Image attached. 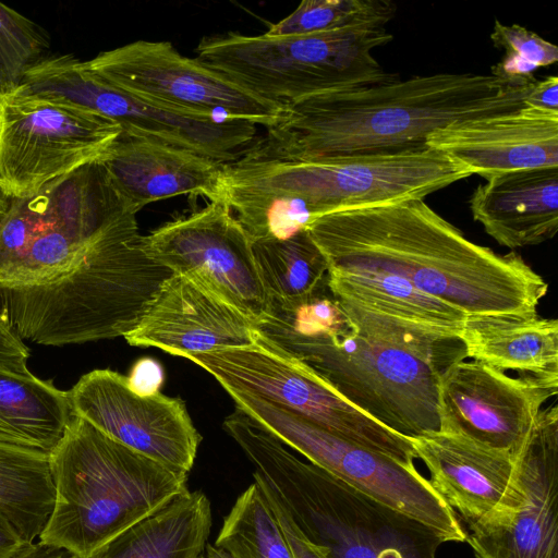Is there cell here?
Masks as SVG:
<instances>
[{
  "label": "cell",
  "mask_w": 558,
  "mask_h": 558,
  "mask_svg": "<svg viewBox=\"0 0 558 558\" xmlns=\"http://www.w3.org/2000/svg\"><path fill=\"white\" fill-rule=\"evenodd\" d=\"M557 393V383L461 360L439 377V430L518 453L543 404Z\"/></svg>",
  "instance_id": "15"
},
{
  "label": "cell",
  "mask_w": 558,
  "mask_h": 558,
  "mask_svg": "<svg viewBox=\"0 0 558 558\" xmlns=\"http://www.w3.org/2000/svg\"><path fill=\"white\" fill-rule=\"evenodd\" d=\"M225 193L281 196L315 219L427 195L472 173L430 148L353 154L305 161L241 157L223 167Z\"/></svg>",
  "instance_id": "5"
},
{
  "label": "cell",
  "mask_w": 558,
  "mask_h": 558,
  "mask_svg": "<svg viewBox=\"0 0 558 558\" xmlns=\"http://www.w3.org/2000/svg\"><path fill=\"white\" fill-rule=\"evenodd\" d=\"M524 106L558 112V78L555 75L547 76L542 81H535Z\"/></svg>",
  "instance_id": "35"
},
{
  "label": "cell",
  "mask_w": 558,
  "mask_h": 558,
  "mask_svg": "<svg viewBox=\"0 0 558 558\" xmlns=\"http://www.w3.org/2000/svg\"><path fill=\"white\" fill-rule=\"evenodd\" d=\"M12 197L7 193L5 189L3 187L2 183L0 182V216L3 215L10 204H11Z\"/></svg>",
  "instance_id": "37"
},
{
  "label": "cell",
  "mask_w": 558,
  "mask_h": 558,
  "mask_svg": "<svg viewBox=\"0 0 558 558\" xmlns=\"http://www.w3.org/2000/svg\"><path fill=\"white\" fill-rule=\"evenodd\" d=\"M235 403L283 445L379 507L414 522L439 542H465L457 514L414 464L347 441L281 407L225 387Z\"/></svg>",
  "instance_id": "8"
},
{
  "label": "cell",
  "mask_w": 558,
  "mask_h": 558,
  "mask_svg": "<svg viewBox=\"0 0 558 558\" xmlns=\"http://www.w3.org/2000/svg\"><path fill=\"white\" fill-rule=\"evenodd\" d=\"M68 393L74 416L144 456L191 471L202 437L180 398L138 396L108 368L83 375Z\"/></svg>",
  "instance_id": "14"
},
{
  "label": "cell",
  "mask_w": 558,
  "mask_h": 558,
  "mask_svg": "<svg viewBox=\"0 0 558 558\" xmlns=\"http://www.w3.org/2000/svg\"><path fill=\"white\" fill-rule=\"evenodd\" d=\"M53 502L49 454L0 444V510L26 543L38 542Z\"/></svg>",
  "instance_id": "26"
},
{
  "label": "cell",
  "mask_w": 558,
  "mask_h": 558,
  "mask_svg": "<svg viewBox=\"0 0 558 558\" xmlns=\"http://www.w3.org/2000/svg\"><path fill=\"white\" fill-rule=\"evenodd\" d=\"M395 13L396 5L388 0H303L265 34L295 36L363 24L386 25Z\"/></svg>",
  "instance_id": "29"
},
{
  "label": "cell",
  "mask_w": 558,
  "mask_h": 558,
  "mask_svg": "<svg viewBox=\"0 0 558 558\" xmlns=\"http://www.w3.org/2000/svg\"><path fill=\"white\" fill-rule=\"evenodd\" d=\"M0 100H1V95H0Z\"/></svg>",
  "instance_id": "39"
},
{
  "label": "cell",
  "mask_w": 558,
  "mask_h": 558,
  "mask_svg": "<svg viewBox=\"0 0 558 558\" xmlns=\"http://www.w3.org/2000/svg\"><path fill=\"white\" fill-rule=\"evenodd\" d=\"M469 204L473 219L500 245H538L558 230V168L493 177L474 190Z\"/></svg>",
  "instance_id": "21"
},
{
  "label": "cell",
  "mask_w": 558,
  "mask_h": 558,
  "mask_svg": "<svg viewBox=\"0 0 558 558\" xmlns=\"http://www.w3.org/2000/svg\"><path fill=\"white\" fill-rule=\"evenodd\" d=\"M466 357L558 384V322L526 317H466L459 333Z\"/></svg>",
  "instance_id": "22"
},
{
  "label": "cell",
  "mask_w": 558,
  "mask_h": 558,
  "mask_svg": "<svg viewBox=\"0 0 558 558\" xmlns=\"http://www.w3.org/2000/svg\"><path fill=\"white\" fill-rule=\"evenodd\" d=\"M163 379L165 373L162 365L151 357L137 360L126 377L129 388L142 397L159 393Z\"/></svg>",
  "instance_id": "32"
},
{
  "label": "cell",
  "mask_w": 558,
  "mask_h": 558,
  "mask_svg": "<svg viewBox=\"0 0 558 558\" xmlns=\"http://www.w3.org/2000/svg\"><path fill=\"white\" fill-rule=\"evenodd\" d=\"M490 40L496 48L506 52L502 61L493 68L492 75L509 82H534L533 72L536 69L558 60L556 45L518 24L506 25L496 20Z\"/></svg>",
  "instance_id": "31"
},
{
  "label": "cell",
  "mask_w": 558,
  "mask_h": 558,
  "mask_svg": "<svg viewBox=\"0 0 558 558\" xmlns=\"http://www.w3.org/2000/svg\"><path fill=\"white\" fill-rule=\"evenodd\" d=\"M49 464L54 502L38 543L73 558H87L189 490V473L124 446L74 415Z\"/></svg>",
  "instance_id": "4"
},
{
  "label": "cell",
  "mask_w": 558,
  "mask_h": 558,
  "mask_svg": "<svg viewBox=\"0 0 558 558\" xmlns=\"http://www.w3.org/2000/svg\"><path fill=\"white\" fill-rule=\"evenodd\" d=\"M120 133L88 108L19 87L0 100V182L12 198L32 197L97 160Z\"/></svg>",
  "instance_id": "10"
},
{
  "label": "cell",
  "mask_w": 558,
  "mask_h": 558,
  "mask_svg": "<svg viewBox=\"0 0 558 558\" xmlns=\"http://www.w3.org/2000/svg\"><path fill=\"white\" fill-rule=\"evenodd\" d=\"M72 416L68 391L0 365V444L50 454Z\"/></svg>",
  "instance_id": "25"
},
{
  "label": "cell",
  "mask_w": 558,
  "mask_h": 558,
  "mask_svg": "<svg viewBox=\"0 0 558 558\" xmlns=\"http://www.w3.org/2000/svg\"><path fill=\"white\" fill-rule=\"evenodd\" d=\"M327 286L336 301L458 339L466 318L453 306L381 269H328Z\"/></svg>",
  "instance_id": "23"
},
{
  "label": "cell",
  "mask_w": 558,
  "mask_h": 558,
  "mask_svg": "<svg viewBox=\"0 0 558 558\" xmlns=\"http://www.w3.org/2000/svg\"><path fill=\"white\" fill-rule=\"evenodd\" d=\"M99 161L118 192L138 211L179 195L225 202L226 163L183 148L121 132Z\"/></svg>",
  "instance_id": "20"
},
{
  "label": "cell",
  "mask_w": 558,
  "mask_h": 558,
  "mask_svg": "<svg viewBox=\"0 0 558 558\" xmlns=\"http://www.w3.org/2000/svg\"><path fill=\"white\" fill-rule=\"evenodd\" d=\"M221 385L265 399L327 432L399 462L414 464L410 438L373 420L312 368L257 330L253 343L189 355Z\"/></svg>",
  "instance_id": "9"
},
{
  "label": "cell",
  "mask_w": 558,
  "mask_h": 558,
  "mask_svg": "<svg viewBox=\"0 0 558 558\" xmlns=\"http://www.w3.org/2000/svg\"><path fill=\"white\" fill-rule=\"evenodd\" d=\"M410 441L429 472L430 485L469 531L495 522L520 505L517 453L440 430Z\"/></svg>",
  "instance_id": "17"
},
{
  "label": "cell",
  "mask_w": 558,
  "mask_h": 558,
  "mask_svg": "<svg viewBox=\"0 0 558 558\" xmlns=\"http://www.w3.org/2000/svg\"><path fill=\"white\" fill-rule=\"evenodd\" d=\"M393 39L384 24L295 36L229 32L204 37L197 59L268 100L304 98L396 81L372 51Z\"/></svg>",
  "instance_id": "6"
},
{
  "label": "cell",
  "mask_w": 558,
  "mask_h": 558,
  "mask_svg": "<svg viewBox=\"0 0 558 558\" xmlns=\"http://www.w3.org/2000/svg\"><path fill=\"white\" fill-rule=\"evenodd\" d=\"M21 88L61 97L118 123L121 132L193 151L220 163L240 159L257 125L235 119L172 111L105 82L73 54H46L25 74Z\"/></svg>",
  "instance_id": "11"
},
{
  "label": "cell",
  "mask_w": 558,
  "mask_h": 558,
  "mask_svg": "<svg viewBox=\"0 0 558 558\" xmlns=\"http://www.w3.org/2000/svg\"><path fill=\"white\" fill-rule=\"evenodd\" d=\"M215 547L231 558H295L259 485L252 483L235 500Z\"/></svg>",
  "instance_id": "28"
},
{
  "label": "cell",
  "mask_w": 558,
  "mask_h": 558,
  "mask_svg": "<svg viewBox=\"0 0 558 558\" xmlns=\"http://www.w3.org/2000/svg\"><path fill=\"white\" fill-rule=\"evenodd\" d=\"M266 496V495H265ZM270 507L292 548L295 558H332L328 548L308 541L267 496Z\"/></svg>",
  "instance_id": "33"
},
{
  "label": "cell",
  "mask_w": 558,
  "mask_h": 558,
  "mask_svg": "<svg viewBox=\"0 0 558 558\" xmlns=\"http://www.w3.org/2000/svg\"><path fill=\"white\" fill-rule=\"evenodd\" d=\"M146 251L252 319L270 313L252 241L226 202H211L143 235Z\"/></svg>",
  "instance_id": "13"
},
{
  "label": "cell",
  "mask_w": 558,
  "mask_h": 558,
  "mask_svg": "<svg viewBox=\"0 0 558 558\" xmlns=\"http://www.w3.org/2000/svg\"><path fill=\"white\" fill-rule=\"evenodd\" d=\"M534 82L442 72L311 96L289 105L242 157L305 161L424 148L451 123L523 107Z\"/></svg>",
  "instance_id": "2"
},
{
  "label": "cell",
  "mask_w": 558,
  "mask_h": 558,
  "mask_svg": "<svg viewBox=\"0 0 558 558\" xmlns=\"http://www.w3.org/2000/svg\"><path fill=\"white\" fill-rule=\"evenodd\" d=\"M202 558H231V557L222 549H219L213 545L207 544L206 545V557L203 556Z\"/></svg>",
  "instance_id": "38"
},
{
  "label": "cell",
  "mask_w": 558,
  "mask_h": 558,
  "mask_svg": "<svg viewBox=\"0 0 558 558\" xmlns=\"http://www.w3.org/2000/svg\"><path fill=\"white\" fill-rule=\"evenodd\" d=\"M211 525L207 496L185 492L87 558H202Z\"/></svg>",
  "instance_id": "24"
},
{
  "label": "cell",
  "mask_w": 558,
  "mask_h": 558,
  "mask_svg": "<svg viewBox=\"0 0 558 558\" xmlns=\"http://www.w3.org/2000/svg\"><path fill=\"white\" fill-rule=\"evenodd\" d=\"M267 338L385 427L408 438L439 430L438 384L445 369L416 352L363 332L350 320L339 329Z\"/></svg>",
  "instance_id": "7"
},
{
  "label": "cell",
  "mask_w": 558,
  "mask_h": 558,
  "mask_svg": "<svg viewBox=\"0 0 558 558\" xmlns=\"http://www.w3.org/2000/svg\"><path fill=\"white\" fill-rule=\"evenodd\" d=\"M110 85L156 106L194 117L244 120L266 129L288 107L263 98L168 41L136 40L84 61Z\"/></svg>",
  "instance_id": "12"
},
{
  "label": "cell",
  "mask_w": 558,
  "mask_h": 558,
  "mask_svg": "<svg viewBox=\"0 0 558 558\" xmlns=\"http://www.w3.org/2000/svg\"><path fill=\"white\" fill-rule=\"evenodd\" d=\"M522 498L495 522L470 531L475 558H558V408L542 409L517 453Z\"/></svg>",
  "instance_id": "16"
},
{
  "label": "cell",
  "mask_w": 558,
  "mask_h": 558,
  "mask_svg": "<svg viewBox=\"0 0 558 558\" xmlns=\"http://www.w3.org/2000/svg\"><path fill=\"white\" fill-rule=\"evenodd\" d=\"M29 348L9 323L0 316V365L15 371H27Z\"/></svg>",
  "instance_id": "34"
},
{
  "label": "cell",
  "mask_w": 558,
  "mask_h": 558,
  "mask_svg": "<svg viewBox=\"0 0 558 558\" xmlns=\"http://www.w3.org/2000/svg\"><path fill=\"white\" fill-rule=\"evenodd\" d=\"M48 36L33 21L0 2V95L17 89L26 72L46 56Z\"/></svg>",
  "instance_id": "30"
},
{
  "label": "cell",
  "mask_w": 558,
  "mask_h": 558,
  "mask_svg": "<svg viewBox=\"0 0 558 558\" xmlns=\"http://www.w3.org/2000/svg\"><path fill=\"white\" fill-rule=\"evenodd\" d=\"M256 324L189 278L173 274L159 288L129 344L186 357L253 343Z\"/></svg>",
  "instance_id": "19"
},
{
  "label": "cell",
  "mask_w": 558,
  "mask_h": 558,
  "mask_svg": "<svg viewBox=\"0 0 558 558\" xmlns=\"http://www.w3.org/2000/svg\"><path fill=\"white\" fill-rule=\"evenodd\" d=\"M29 545L0 510V558H16Z\"/></svg>",
  "instance_id": "36"
},
{
  "label": "cell",
  "mask_w": 558,
  "mask_h": 558,
  "mask_svg": "<svg viewBox=\"0 0 558 558\" xmlns=\"http://www.w3.org/2000/svg\"><path fill=\"white\" fill-rule=\"evenodd\" d=\"M172 275L146 251L136 221L104 236L51 280L0 288V316L21 339L44 345L124 337Z\"/></svg>",
  "instance_id": "3"
},
{
  "label": "cell",
  "mask_w": 558,
  "mask_h": 558,
  "mask_svg": "<svg viewBox=\"0 0 558 558\" xmlns=\"http://www.w3.org/2000/svg\"><path fill=\"white\" fill-rule=\"evenodd\" d=\"M252 248L271 305H296L327 284V262L306 230L286 240L252 242Z\"/></svg>",
  "instance_id": "27"
},
{
  "label": "cell",
  "mask_w": 558,
  "mask_h": 558,
  "mask_svg": "<svg viewBox=\"0 0 558 558\" xmlns=\"http://www.w3.org/2000/svg\"><path fill=\"white\" fill-rule=\"evenodd\" d=\"M426 146L485 180L521 170L558 168V112L523 106L459 121L429 134Z\"/></svg>",
  "instance_id": "18"
},
{
  "label": "cell",
  "mask_w": 558,
  "mask_h": 558,
  "mask_svg": "<svg viewBox=\"0 0 558 558\" xmlns=\"http://www.w3.org/2000/svg\"><path fill=\"white\" fill-rule=\"evenodd\" d=\"M305 230L328 269L385 270L466 317L533 316L548 291L521 255L472 242L424 199L331 213Z\"/></svg>",
  "instance_id": "1"
}]
</instances>
